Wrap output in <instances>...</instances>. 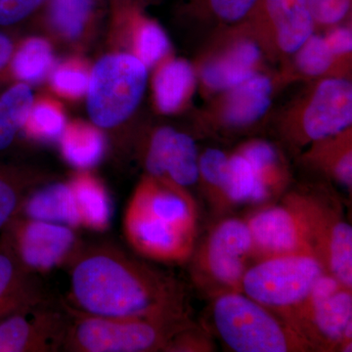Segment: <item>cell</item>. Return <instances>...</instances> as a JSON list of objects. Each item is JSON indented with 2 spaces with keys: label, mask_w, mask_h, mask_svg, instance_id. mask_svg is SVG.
I'll return each instance as SVG.
<instances>
[{
  "label": "cell",
  "mask_w": 352,
  "mask_h": 352,
  "mask_svg": "<svg viewBox=\"0 0 352 352\" xmlns=\"http://www.w3.org/2000/svg\"><path fill=\"white\" fill-rule=\"evenodd\" d=\"M69 303L109 318L190 317L182 281L111 243L80 245L69 261Z\"/></svg>",
  "instance_id": "cell-1"
},
{
  "label": "cell",
  "mask_w": 352,
  "mask_h": 352,
  "mask_svg": "<svg viewBox=\"0 0 352 352\" xmlns=\"http://www.w3.org/2000/svg\"><path fill=\"white\" fill-rule=\"evenodd\" d=\"M122 227L142 258L187 263L198 241V203L191 192L146 175L129 198Z\"/></svg>",
  "instance_id": "cell-2"
},
{
  "label": "cell",
  "mask_w": 352,
  "mask_h": 352,
  "mask_svg": "<svg viewBox=\"0 0 352 352\" xmlns=\"http://www.w3.org/2000/svg\"><path fill=\"white\" fill-rule=\"evenodd\" d=\"M214 335L234 352H312L295 329L243 292L210 298Z\"/></svg>",
  "instance_id": "cell-3"
},
{
  "label": "cell",
  "mask_w": 352,
  "mask_h": 352,
  "mask_svg": "<svg viewBox=\"0 0 352 352\" xmlns=\"http://www.w3.org/2000/svg\"><path fill=\"white\" fill-rule=\"evenodd\" d=\"M68 308L71 322L62 351L69 352H164L171 338L193 322L190 317L109 318Z\"/></svg>",
  "instance_id": "cell-4"
},
{
  "label": "cell",
  "mask_w": 352,
  "mask_h": 352,
  "mask_svg": "<svg viewBox=\"0 0 352 352\" xmlns=\"http://www.w3.org/2000/svg\"><path fill=\"white\" fill-rule=\"evenodd\" d=\"M252 261V236L245 217H224L201 242L197 241L187 263L194 287L212 298L242 292L243 278Z\"/></svg>",
  "instance_id": "cell-5"
},
{
  "label": "cell",
  "mask_w": 352,
  "mask_h": 352,
  "mask_svg": "<svg viewBox=\"0 0 352 352\" xmlns=\"http://www.w3.org/2000/svg\"><path fill=\"white\" fill-rule=\"evenodd\" d=\"M284 319L315 352L352 351V288L328 273Z\"/></svg>",
  "instance_id": "cell-6"
},
{
  "label": "cell",
  "mask_w": 352,
  "mask_h": 352,
  "mask_svg": "<svg viewBox=\"0 0 352 352\" xmlns=\"http://www.w3.org/2000/svg\"><path fill=\"white\" fill-rule=\"evenodd\" d=\"M324 273L310 252L256 259L245 271L242 292L284 318L305 300Z\"/></svg>",
  "instance_id": "cell-7"
},
{
  "label": "cell",
  "mask_w": 352,
  "mask_h": 352,
  "mask_svg": "<svg viewBox=\"0 0 352 352\" xmlns=\"http://www.w3.org/2000/svg\"><path fill=\"white\" fill-rule=\"evenodd\" d=\"M147 67L138 57L111 55L95 65L88 82L87 107L96 126L110 129L131 117L142 98Z\"/></svg>",
  "instance_id": "cell-8"
},
{
  "label": "cell",
  "mask_w": 352,
  "mask_h": 352,
  "mask_svg": "<svg viewBox=\"0 0 352 352\" xmlns=\"http://www.w3.org/2000/svg\"><path fill=\"white\" fill-rule=\"evenodd\" d=\"M302 210L315 256L326 273L352 288V228L342 203L320 191H293Z\"/></svg>",
  "instance_id": "cell-9"
},
{
  "label": "cell",
  "mask_w": 352,
  "mask_h": 352,
  "mask_svg": "<svg viewBox=\"0 0 352 352\" xmlns=\"http://www.w3.org/2000/svg\"><path fill=\"white\" fill-rule=\"evenodd\" d=\"M258 208L245 217L251 232L254 261L295 252L314 254L307 220L292 192L278 203Z\"/></svg>",
  "instance_id": "cell-10"
},
{
  "label": "cell",
  "mask_w": 352,
  "mask_h": 352,
  "mask_svg": "<svg viewBox=\"0 0 352 352\" xmlns=\"http://www.w3.org/2000/svg\"><path fill=\"white\" fill-rule=\"evenodd\" d=\"M1 231L23 265L36 275L68 263L82 244L75 228L20 215Z\"/></svg>",
  "instance_id": "cell-11"
},
{
  "label": "cell",
  "mask_w": 352,
  "mask_h": 352,
  "mask_svg": "<svg viewBox=\"0 0 352 352\" xmlns=\"http://www.w3.org/2000/svg\"><path fill=\"white\" fill-rule=\"evenodd\" d=\"M69 322L67 302L50 296L0 320V352L62 351Z\"/></svg>",
  "instance_id": "cell-12"
},
{
  "label": "cell",
  "mask_w": 352,
  "mask_h": 352,
  "mask_svg": "<svg viewBox=\"0 0 352 352\" xmlns=\"http://www.w3.org/2000/svg\"><path fill=\"white\" fill-rule=\"evenodd\" d=\"M351 122V82L344 78H328L314 90L289 138L300 145L317 142L349 131Z\"/></svg>",
  "instance_id": "cell-13"
},
{
  "label": "cell",
  "mask_w": 352,
  "mask_h": 352,
  "mask_svg": "<svg viewBox=\"0 0 352 352\" xmlns=\"http://www.w3.org/2000/svg\"><path fill=\"white\" fill-rule=\"evenodd\" d=\"M200 153L193 138L171 127L153 133L144 154L147 175L191 192L198 184Z\"/></svg>",
  "instance_id": "cell-14"
},
{
  "label": "cell",
  "mask_w": 352,
  "mask_h": 352,
  "mask_svg": "<svg viewBox=\"0 0 352 352\" xmlns=\"http://www.w3.org/2000/svg\"><path fill=\"white\" fill-rule=\"evenodd\" d=\"M47 298L38 275L23 265L0 231V320Z\"/></svg>",
  "instance_id": "cell-15"
},
{
  "label": "cell",
  "mask_w": 352,
  "mask_h": 352,
  "mask_svg": "<svg viewBox=\"0 0 352 352\" xmlns=\"http://www.w3.org/2000/svg\"><path fill=\"white\" fill-rule=\"evenodd\" d=\"M254 12L267 18L280 50L292 54L314 34V20L307 0H261Z\"/></svg>",
  "instance_id": "cell-16"
},
{
  "label": "cell",
  "mask_w": 352,
  "mask_h": 352,
  "mask_svg": "<svg viewBox=\"0 0 352 352\" xmlns=\"http://www.w3.org/2000/svg\"><path fill=\"white\" fill-rule=\"evenodd\" d=\"M271 95L270 78L259 74L231 88L222 108V126L232 131L252 126L267 112Z\"/></svg>",
  "instance_id": "cell-17"
},
{
  "label": "cell",
  "mask_w": 352,
  "mask_h": 352,
  "mask_svg": "<svg viewBox=\"0 0 352 352\" xmlns=\"http://www.w3.org/2000/svg\"><path fill=\"white\" fill-rule=\"evenodd\" d=\"M261 58V48L254 41H237L204 66L201 80L210 89H231L256 75Z\"/></svg>",
  "instance_id": "cell-18"
},
{
  "label": "cell",
  "mask_w": 352,
  "mask_h": 352,
  "mask_svg": "<svg viewBox=\"0 0 352 352\" xmlns=\"http://www.w3.org/2000/svg\"><path fill=\"white\" fill-rule=\"evenodd\" d=\"M17 215L75 229L80 227V215L69 183H50L32 190L23 201Z\"/></svg>",
  "instance_id": "cell-19"
},
{
  "label": "cell",
  "mask_w": 352,
  "mask_h": 352,
  "mask_svg": "<svg viewBox=\"0 0 352 352\" xmlns=\"http://www.w3.org/2000/svg\"><path fill=\"white\" fill-rule=\"evenodd\" d=\"M80 226L94 232L108 230L112 223L113 206L108 190L97 178L80 173L71 182Z\"/></svg>",
  "instance_id": "cell-20"
},
{
  "label": "cell",
  "mask_w": 352,
  "mask_h": 352,
  "mask_svg": "<svg viewBox=\"0 0 352 352\" xmlns=\"http://www.w3.org/2000/svg\"><path fill=\"white\" fill-rule=\"evenodd\" d=\"M238 150L251 163L270 203L281 199L287 193L289 175L277 148L267 141L252 140Z\"/></svg>",
  "instance_id": "cell-21"
},
{
  "label": "cell",
  "mask_w": 352,
  "mask_h": 352,
  "mask_svg": "<svg viewBox=\"0 0 352 352\" xmlns=\"http://www.w3.org/2000/svg\"><path fill=\"white\" fill-rule=\"evenodd\" d=\"M305 162L346 189L352 188V150L351 131H346L314 143L305 155Z\"/></svg>",
  "instance_id": "cell-22"
},
{
  "label": "cell",
  "mask_w": 352,
  "mask_h": 352,
  "mask_svg": "<svg viewBox=\"0 0 352 352\" xmlns=\"http://www.w3.org/2000/svg\"><path fill=\"white\" fill-rule=\"evenodd\" d=\"M228 157L227 153L217 148H208L199 157V188L215 215H224L232 210L227 195Z\"/></svg>",
  "instance_id": "cell-23"
},
{
  "label": "cell",
  "mask_w": 352,
  "mask_h": 352,
  "mask_svg": "<svg viewBox=\"0 0 352 352\" xmlns=\"http://www.w3.org/2000/svg\"><path fill=\"white\" fill-rule=\"evenodd\" d=\"M60 141L65 160L80 170L96 166L105 153V139L101 132L87 124H74L66 127Z\"/></svg>",
  "instance_id": "cell-24"
},
{
  "label": "cell",
  "mask_w": 352,
  "mask_h": 352,
  "mask_svg": "<svg viewBox=\"0 0 352 352\" xmlns=\"http://www.w3.org/2000/svg\"><path fill=\"white\" fill-rule=\"evenodd\" d=\"M195 82L191 65L175 60L160 69L155 80V96L162 112H175L188 96Z\"/></svg>",
  "instance_id": "cell-25"
},
{
  "label": "cell",
  "mask_w": 352,
  "mask_h": 352,
  "mask_svg": "<svg viewBox=\"0 0 352 352\" xmlns=\"http://www.w3.org/2000/svg\"><path fill=\"white\" fill-rule=\"evenodd\" d=\"M32 106V94L24 83L14 85L0 96V152L15 142Z\"/></svg>",
  "instance_id": "cell-26"
},
{
  "label": "cell",
  "mask_w": 352,
  "mask_h": 352,
  "mask_svg": "<svg viewBox=\"0 0 352 352\" xmlns=\"http://www.w3.org/2000/svg\"><path fill=\"white\" fill-rule=\"evenodd\" d=\"M53 56L50 44L43 39L27 41L14 56V73L25 82H38L52 66Z\"/></svg>",
  "instance_id": "cell-27"
},
{
  "label": "cell",
  "mask_w": 352,
  "mask_h": 352,
  "mask_svg": "<svg viewBox=\"0 0 352 352\" xmlns=\"http://www.w3.org/2000/svg\"><path fill=\"white\" fill-rule=\"evenodd\" d=\"M34 189L17 170L0 164V231L18 214Z\"/></svg>",
  "instance_id": "cell-28"
},
{
  "label": "cell",
  "mask_w": 352,
  "mask_h": 352,
  "mask_svg": "<svg viewBox=\"0 0 352 352\" xmlns=\"http://www.w3.org/2000/svg\"><path fill=\"white\" fill-rule=\"evenodd\" d=\"M94 0H50L51 21L69 38H76L91 14Z\"/></svg>",
  "instance_id": "cell-29"
},
{
  "label": "cell",
  "mask_w": 352,
  "mask_h": 352,
  "mask_svg": "<svg viewBox=\"0 0 352 352\" xmlns=\"http://www.w3.org/2000/svg\"><path fill=\"white\" fill-rule=\"evenodd\" d=\"M30 138L55 141L66 129L63 113L52 104H38L29 113L24 127Z\"/></svg>",
  "instance_id": "cell-30"
},
{
  "label": "cell",
  "mask_w": 352,
  "mask_h": 352,
  "mask_svg": "<svg viewBox=\"0 0 352 352\" xmlns=\"http://www.w3.org/2000/svg\"><path fill=\"white\" fill-rule=\"evenodd\" d=\"M296 53V66L302 74L309 76L326 73L335 58L325 38L315 34H312Z\"/></svg>",
  "instance_id": "cell-31"
},
{
  "label": "cell",
  "mask_w": 352,
  "mask_h": 352,
  "mask_svg": "<svg viewBox=\"0 0 352 352\" xmlns=\"http://www.w3.org/2000/svg\"><path fill=\"white\" fill-rule=\"evenodd\" d=\"M217 351L214 336L205 326L192 322L178 331L164 352H212Z\"/></svg>",
  "instance_id": "cell-32"
},
{
  "label": "cell",
  "mask_w": 352,
  "mask_h": 352,
  "mask_svg": "<svg viewBox=\"0 0 352 352\" xmlns=\"http://www.w3.org/2000/svg\"><path fill=\"white\" fill-rule=\"evenodd\" d=\"M170 48L168 36L155 23L146 22L139 30L136 50L139 59L146 67L152 66L168 53Z\"/></svg>",
  "instance_id": "cell-33"
},
{
  "label": "cell",
  "mask_w": 352,
  "mask_h": 352,
  "mask_svg": "<svg viewBox=\"0 0 352 352\" xmlns=\"http://www.w3.org/2000/svg\"><path fill=\"white\" fill-rule=\"evenodd\" d=\"M217 19L239 22L254 14L261 0H199Z\"/></svg>",
  "instance_id": "cell-34"
},
{
  "label": "cell",
  "mask_w": 352,
  "mask_h": 352,
  "mask_svg": "<svg viewBox=\"0 0 352 352\" xmlns=\"http://www.w3.org/2000/svg\"><path fill=\"white\" fill-rule=\"evenodd\" d=\"M315 23L336 25L351 11V0H307Z\"/></svg>",
  "instance_id": "cell-35"
},
{
  "label": "cell",
  "mask_w": 352,
  "mask_h": 352,
  "mask_svg": "<svg viewBox=\"0 0 352 352\" xmlns=\"http://www.w3.org/2000/svg\"><path fill=\"white\" fill-rule=\"evenodd\" d=\"M55 89L66 96L78 97L87 91L88 78L85 72L75 68H61L52 76Z\"/></svg>",
  "instance_id": "cell-36"
},
{
  "label": "cell",
  "mask_w": 352,
  "mask_h": 352,
  "mask_svg": "<svg viewBox=\"0 0 352 352\" xmlns=\"http://www.w3.org/2000/svg\"><path fill=\"white\" fill-rule=\"evenodd\" d=\"M45 0H0V25H12L29 16Z\"/></svg>",
  "instance_id": "cell-37"
},
{
  "label": "cell",
  "mask_w": 352,
  "mask_h": 352,
  "mask_svg": "<svg viewBox=\"0 0 352 352\" xmlns=\"http://www.w3.org/2000/svg\"><path fill=\"white\" fill-rule=\"evenodd\" d=\"M333 56L349 54L352 50L351 30L347 27H338L325 38Z\"/></svg>",
  "instance_id": "cell-38"
},
{
  "label": "cell",
  "mask_w": 352,
  "mask_h": 352,
  "mask_svg": "<svg viewBox=\"0 0 352 352\" xmlns=\"http://www.w3.org/2000/svg\"><path fill=\"white\" fill-rule=\"evenodd\" d=\"M13 55V44L6 34H0V73L6 69Z\"/></svg>",
  "instance_id": "cell-39"
}]
</instances>
